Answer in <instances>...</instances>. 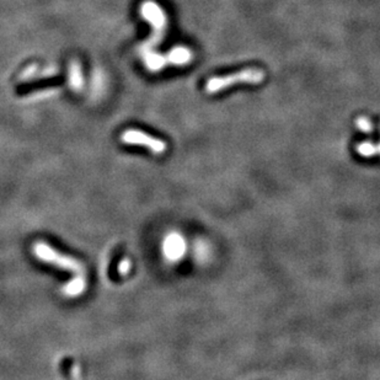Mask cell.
I'll list each match as a JSON object with an SVG mask.
<instances>
[{"label":"cell","mask_w":380,"mask_h":380,"mask_svg":"<svg viewBox=\"0 0 380 380\" xmlns=\"http://www.w3.org/2000/svg\"><path fill=\"white\" fill-rule=\"evenodd\" d=\"M33 255L38 257V260L47 262V264H55L62 269H67L73 274H82L84 269L79 261L74 260L70 256L63 255L60 251L55 250L52 246L47 245L46 242H36L33 247Z\"/></svg>","instance_id":"3"},{"label":"cell","mask_w":380,"mask_h":380,"mask_svg":"<svg viewBox=\"0 0 380 380\" xmlns=\"http://www.w3.org/2000/svg\"><path fill=\"white\" fill-rule=\"evenodd\" d=\"M264 77H266V73L264 70L256 69V68L240 70L233 74L211 78L206 84V91L208 94L219 93L238 83L260 84L264 82Z\"/></svg>","instance_id":"2"},{"label":"cell","mask_w":380,"mask_h":380,"mask_svg":"<svg viewBox=\"0 0 380 380\" xmlns=\"http://www.w3.org/2000/svg\"><path fill=\"white\" fill-rule=\"evenodd\" d=\"M356 125H357L358 130L364 132V133H371L374 130L373 122L366 116L358 117L357 120H356Z\"/></svg>","instance_id":"11"},{"label":"cell","mask_w":380,"mask_h":380,"mask_svg":"<svg viewBox=\"0 0 380 380\" xmlns=\"http://www.w3.org/2000/svg\"><path fill=\"white\" fill-rule=\"evenodd\" d=\"M378 153L380 154V143H379V145H378Z\"/></svg>","instance_id":"13"},{"label":"cell","mask_w":380,"mask_h":380,"mask_svg":"<svg viewBox=\"0 0 380 380\" xmlns=\"http://www.w3.org/2000/svg\"><path fill=\"white\" fill-rule=\"evenodd\" d=\"M142 57H143L144 63L147 65V68L153 73H157V72L167 68V60L165 55H159L157 52L149 51L142 53Z\"/></svg>","instance_id":"6"},{"label":"cell","mask_w":380,"mask_h":380,"mask_svg":"<svg viewBox=\"0 0 380 380\" xmlns=\"http://www.w3.org/2000/svg\"><path fill=\"white\" fill-rule=\"evenodd\" d=\"M85 287H86V284H85V281L83 279H75L68 284H65V287H63V293L68 297H75V296L82 294Z\"/></svg>","instance_id":"8"},{"label":"cell","mask_w":380,"mask_h":380,"mask_svg":"<svg viewBox=\"0 0 380 380\" xmlns=\"http://www.w3.org/2000/svg\"><path fill=\"white\" fill-rule=\"evenodd\" d=\"M140 15L153 26V35L140 48V53L153 51L154 47L164 40L167 33V18L162 6L153 0H147L140 5Z\"/></svg>","instance_id":"1"},{"label":"cell","mask_w":380,"mask_h":380,"mask_svg":"<svg viewBox=\"0 0 380 380\" xmlns=\"http://www.w3.org/2000/svg\"><path fill=\"white\" fill-rule=\"evenodd\" d=\"M194 60V53L185 46L174 47L167 55V65H187Z\"/></svg>","instance_id":"5"},{"label":"cell","mask_w":380,"mask_h":380,"mask_svg":"<svg viewBox=\"0 0 380 380\" xmlns=\"http://www.w3.org/2000/svg\"><path fill=\"white\" fill-rule=\"evenodd\" d=\"M130 262L128 260H123L121 262L120 266H118V271L120 274H125L130 271Z\"/></svg>","instance_id":"12"},{"label":"cell","mask_w":380,"mask_h":380,"mask_svg":"<svg viewBox=\"0 0 380 380\" xmlns=\"http://www.w3.org/2000/svg\"><path fill=\"white\" fill-rule=\"evenodd\" d=\"M69 86L73 91H80L84 86L83 72L78 60H72L69 65Z\"/></svg>","instance_id":"7"},{"label":"cell","mask_w":380,"mask_h":380,"mask_svg":"<svg viewBox=\"0 0 380 380\" xmlns=\"http://www.w3.org/2000/svg\"><path fill=\"white\" fill-rule=\"evenodd\" d=\"M356 150H357V153L361 157L371 158V157H376V154H378V145L367 140V142H362V143L358 144Z\"/></svg>","instance_id":"10"},{"label":"cell","mask_w":380,"mask_h":380,"mask_svg":"<svg viewBox=\"0 0 380 380\" xmlns=\"http://www.w3.org/2000/svg\"><path fill=\"white\" fill-rule=\"evenodd\" d=\"M60 93V89H47V90H41L38 93L31 94L26 98V101L28 102H38L42 101V100H47V99L53 98Z\"/></svg>","instance_id":"9"},{"label":"cell","mask_w":380,"mask_h":380,"mask_svg":"<svg viewBox=\"0 0 380 380\" xmlns=\"http://www.w3.org/2000/svg\"><path fill=\"white\" fill-rule=\"evenodd\" d=\"M121 140L130 145H140L144 148H148L154 154H162L167 152V145L165 142L158 138H154L152 135L144 133L142 130H128L121 135Z\"/></svg>","instance_id":"4"}]
</instances>
